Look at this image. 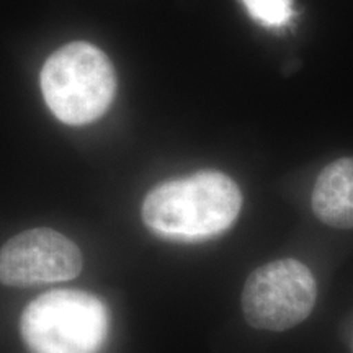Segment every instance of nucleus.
Segmentation results:
<instances>
[{"mask_svg": "<svg viewBox=\"0 0 353 353\" xmlns=\"http://www.w3.org/2000/svg\"><path fill=\"white\" fill-rule=\"evenodd\" d=\"M241 206L236 182L221 172L205 170L151 190L143 203V219L164 239L196 242L228 231Z\"/></svg>", "mask_w": 353, "mask_h": 353, "instance_id": "obj_1", "label": "nucleus"}, {"mask_svg": "<svg viewBox=\"0 0 353 353\" xmlns=\"http://www.w3.org/2000/svg\"><path fill=\"white\" fill-rule=\"evenodd\" d=\"M41 90L57 120L81 126L107 112L117 92V76L103 51L76 41L52 52L43 65Z\"/></svg>", "mask_w": 353, "mask_h": 353, "instance_id": "obj_2", "label": "nucleus"}, {"mask_svg": "<svg viewBox=\"0 0 353 353\" xmlns=\"http://www.w3.org/2000/svg\"><path fill=\"white\" fill-rule=\"evenodd\" d=\"M107 330L103 303L77 290L41 294L25 307L20 319L21 337L34 353H97Z\"/></svg>", "mask_w": 353, "mask_h": 353, "instance_id": "obj_3", "label": "nucleus"}, {"mask_svg": "<svg viewBox=\"0 0 353 353\" xmlns=\"http://www.w3.org/2000/svg\"><path fill=\"white\" fill-rule=\"evenodd\" d=\"M316 298L314 275L306 265L293 259L275 260L247 278L242 311L252 327L281 332L306 319Z\"/></svg>", "mask_w": 353, "mask_h": 353, "instance_id": "obj_4", "label": "nucleus"}, {"mask_svg": "<svg viewBox=\"0 0 353 353\" xmlns=\"http://www.w3.org/2000/svg\"><path fill=\"white\" fill-rule=\"evenodd\" d=\"M83 267L81 249L52 229H30L0 249V283L17 288L76 278Z\"/></svg>", "mask_w": 353, "mask_h": 353, "instance_id": "obj_5", "label": "nucleus"}, {"mask_svg": "<svg viewBox=\"0 0 353 353\" xmlns=\"http://www.w3.org/2000/svg\"><path fill=\"white\" fill-rule=\"evenodd\" d=\"M312 211L327 226L353 229V157L339 159L321 172L312 190Z\"/></svg>", "mask_w": 353, "mask_h": 353, "instance_id": "obj_6", "label": "nucleus"}, {"mask_svg": "<svg viewBox=\"0 0 353 353\" xmlns=\"http://www.w3.org/2000/svg\"><path fill=\"white\" fill-rule=\"evenodd\" d=\"M247 13L260 25L280 28L293 17V0H241Z\"/></svg>", "mask_w": 353, "mask_h": 353, "instance_id": "obj_7", "label": "nucleus"}]
</instances>
